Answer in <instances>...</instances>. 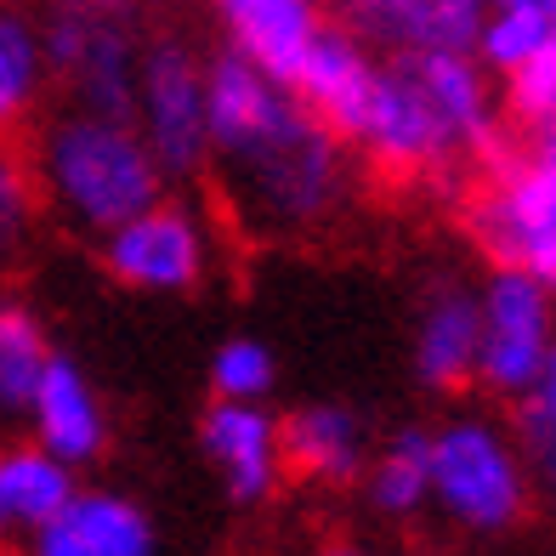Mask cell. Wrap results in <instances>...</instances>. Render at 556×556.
Returning <instances> with one entry per match:
<instances>
[{"mask_svg":"<svg viewBox=\"0 0 556 556\" xmlns=\"http://www.w3.org/2000/svg\"><path fill=\"white\" fill-rule=\"evenodd\" d=\"M290 86L330 119L364 170L403 188L466 182L511 137L505 80L471 46L387 58L330 17Z\"/></svg>","mask_w":556,"mask_h":556,"instance_id":"cell-1","label":"cell"},{"mask_svg":"<svg viewBox=\"0 0 556 556\" xmlns=\"http://www.w3.org/2000/svg\"><path fill=\"white\" fill-rule=\"evenodd\" d=\"M358 160L290 80L239 52L211 58V205L262 250L318 244L358 205Z\"/></svg>","mask_w":556,"mask_h":556,"instance_id":"cell-2","label":"cell"},{"mask_svg":"<svg viewBox=\"0 0 556 556\" xmlns=\"http://www.w3.org/2000/svg\"><path fill=\"white\" fill-rule=\"evenodd\" d=\"M23 154H29L40 188V211L63 233L91 244L170 188V176L160 170L154 148L142 142L131 114L63 103L58 114L35 119V137Z\"/></svg>","mask_w":556,"mask_h":556,"instance_id":"cell-3","label":"cell"},{"mask_svg":"<svg viewBox=\"0 0 556 556\" xmlns=\"http://www.w3.org/2000/svg\"><path fill=\"white\" fill-rule=\"evenodd\" d=\"M426 454H432V522L443 534L494 545L528 528L540 494L511 420L489 409H454L426 426Z\"/></svg>","mask_w":556,"mask_h":556,"instance_id":"cell-4","label":"cell"},{"mask_svg":"<svg viewBox=\"0 0 556 556\" xmlns=\"http://www.w3.org/2000/svg\"><path fill=\"white\" fill-rule=\"evenodd\" d=\"M466 227L494 267H522L556 290V119L522 125L471 176Z\"/></svg>","mask_w":556,"mask_h":556,"instance_id":"cell-5","label":"cell"},{"mask_svg":"<svg viewBox=\"0 0 556 556\" xmlns=\"http://www.w3.org/2000/svg\"><path fill=\"white\" fill-rule=\"evenodd\" d=\"M97 262L119 290L148 301H193L227 267V222L205 199L160 193L154 205L125 216L114 233L97 239Z\"/></svg>","mask_w":556,"mask_h":556,"instance_id":"cell-6","label":"cell"},{"mask_svg":"<svg viewBox=\"0 0 556 556\" xmlns=\"http://www.w3.org/2000/svg\"><path fill=\"white\" fill-rule=\"evenodd\" d=\"M35 17L46 63H52V91H63V103L131 114L137 63L148 40L137 0H46Z\"/></svg>","mask_w":556,"mask_h":556,"instance_id":"cell-7","label":"cell"},{"mask_svg":"<svg viewBox=\"0 0 556 556\" xmlns=\"http://www.w3.org/2000/svg\"><path fill=\"white\" fill-rule=\"evenodd\" d=\"M131 125L170 182L205 176L211 160V58L182 35H148L131 91Z\"/></svg>","mask_w":556,"mask_h":556,"instance_id":"cell-8","label":"cell"},{"mask_svg":"<svg viewBox=\"0 0 556 556\" xmlns=\"http://www.w3.org/2000/svg\"><path fill=\"white\" fill-rule=\"evenodd\" d=\"M556 341V290L522 267H494L477 285V392L511 403L534 387Z\"/></svg>","mask_w":556,"mask_h":556,"instance_id":"cell-9","label":"cell"},{"mask_svg":"<svg viewBox=\"0 0 556 556\" xmlns=\"http://www.w3.org/2000/svg\"><path fill=\"white\" fill-rule=\"evenodd\" d=\"M199 460L216 477L222 500L233 511H262L285 494L290 466H285V420L273 403H239V397H211L193 426Z\"/></svg>","mask_w":556,"mask_h":556,"instance_id":"cell-10","label":"cell"},{"mask_svg":"<svg viewBox=\"0 0 556 556\" xmlns=\"http://www.w3.org/2000/svg\"><path fill=\"white\" fill-rule=\"evenodd\" d=\"M409 375L432 397H466L477 387V285L471 278L443 273L415 295Z\"/></svg>","mask_w":556,"mask_h":556,"instance_id":"cell-11","label":"cell"},{"mask_svg":"<svg viewBox=\"0 0 556 556\" xmlns=\"http://www.w3.org/2000/svg\"><path fill=\"white\" fill-rule=\"evenodd\" d=\"M29 551L35 556H154L160 522L137 494L109 483H74Z\"/></svg>","mask_w":556,"mask_h":556,"instance_id":"cell-12","label":"cell"},{"mask_svg":"<svg viewBox=\"0 0 556 556\" xmlns=\"http://www.w3.org/2000/svg\"><path fill=\"white\" fill-rule=\"evenodd\" d=\"M278 420H285V466L295 483L318 494L358 489L375 448V426L364 420V409H352L341 397H307Z\"/></svg>","mask_w":556,"mask_h":556,"instance_id":"cell-13","label":"cell"},{"mask_svg":"<svg viewBox=\"0 0 556 556\" xmlns=\"http://www.w3.org/2000/svg\"><path fill=\"white\" fill-rule=\"evenodd\" d=\"M29 438H35L40 448H52L58 460L74 466V471H91V466L109 454V443H114V415H109L103 387H97L91 369H86L80 358H68L63 346L52 352L46 381H40V392H35Z\"/></svg>","mask_w":556,"mask_h":556,"instance_id":"cell-14","label":"cell"},{"mask_svg":"<svg viewBox=\"0 0 556 556\" xmlns=\"http://www.w3.org/2000/svg\"><path fill=\"white\" fill-rule=\"evenodd\" d=\"M336 23H346L369 52H477L483 0H336Z\"/></svg>","mask_w":556,"mask_h":556,"instance_id":"cell-15","label":"cell"},{"mask_svg":"<svg viewBox=\"0 0 556 556\" xmlns=\"http://www.w3.org/2000/svg\"><path fill=\"white\" fill-rule=\"evenodd\" d=\"M211 17L227 52L250 58L278 80L301 68V58L313 52V40L330 23L324 0H211Z\"/></svg>","mask_w":556,"mask_h":556,"instance_id":"cell-16","label":"cell"},{"mask_svg":"<svg viewBox=\"0 0 556 556\" xmlns=\"http://www.w3.org/2000/svg\"><path fill=\"white\" fill-rule=\"evenodd\" d=\"M74 483L80 471L63 466L52 448H40L29 432L0 438V551H29Z\"/></svg>","mask_w":556,"mask_h":556,"instance_id":"cell-17","label":"cell"},{"mask_svg":"<svg viewBox=\"0 0 556 556\" xmlns=\"http://www.w3.org/2000/svg\"><path fill=\"white\" fill-rule=\"evenodd\" d=\"M358 505L375 528H420L432 517V454H426V426H397L375 438L369 466L358 477Z\"/></svg>","mask_w":556,"mask_h":556,"instance_id":"cell-18","label":"cell"},{"mask_svg":"<svg viewBox=\"0 0 556 556\" xmlns=\"http://www.w3.org/2000/svg\"><path fill=\"white\" fill-rule=\"evenodd\" d=\"M52 97V63H46L40 17L0 0V142L23 137Z\"/></svg>","mask_w":556,"mask_h":556,"instance_id":"cell-19","label":"cell"},{"mask_svg":"<svg viewBox=\"0 0 556 556\" xmlns=\"http://www.w3.org/2000/svg\"><path fill=\"white\" fill-rule=\"evenodd\" d=\"M52 330L46 318L17 295H0V438L29 432V409L35 392L46 381V364H52Z\"/></svg>","mask_w":556,"mask_h":556,"instance_id":"cell-20","label":"cell"},{"mask_svg":"<svg viewBox=\"0 0 556 556\" xmlns=\"http://www.w3.org/2000/svg\"><path fill=\"white\" fill-rule=\"evenodd\" d=\"M205 381H211V397H239V403H273L278 392V352L250 336V330H233L211 346L205 358Z\"/></svg>","mask_w":556,"mask_h":556,"instance_id":"cell-21","label":"cell"},{"mask_svg":"<svg viewBox=\"0 0 556 556\" xmlns=\"http://www.w3.org/2000/svg\"><path fill=\"white\" fill-rule=\"evenodd\" d=\"M40 216L46 211H40V188H35L29 154H17L12 142H0V267L29 250Z\"/></svg>","mask_w":556,"mask_h":556,"instance_id":"cell-22","label":"cell"},{"mask_svg":"<svg viewBox=\"0 0 556 556\" xmlns=\"http://www.w3.org/2000/svg\"><path fill=\"white\" fill-rule=\"evenodd\" d=\"M511 426H517V438H522V448H528V460H545V454H556V341H551V352H545L534 387L511 403Z\"/></svg>","mask_w":556,"mask_h":556,"instance_id":"cell-23","label":"cell"},{"mask_svg":"<svg viewBox=\"0 0 556 556\" xmlns=\"http://www.w3.org/2000/svg\"><path fill=\"white\" fill-rule=\"evenodd\" d=\"M505 114H511L517 125H540V119H556V35L551 46L517 68L511 80H505Z\"/></svg>","mask_w":556,"mask_h":556,"instance_id":"cell-24","label":"cell"}]
</instances>
